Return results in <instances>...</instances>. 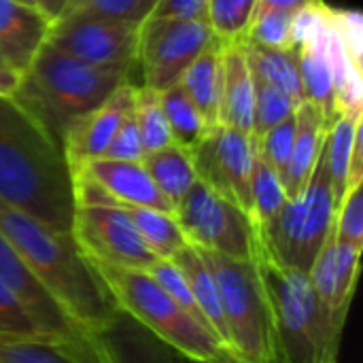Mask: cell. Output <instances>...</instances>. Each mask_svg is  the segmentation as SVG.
Returning a JSON list of instances; mask_svg holds the SVG:
<instances>
[{
    "mask_svg": "<svg viewBox=\"0 0 363 363\" xmlns=\"http://www.w3.org/2000/svg\"><path fill=\"white\" fill-rule=\"evenodd\" d=\"M0 363H100L89 336L85 340L0 338Z\"/></svg>",
    "mask_w": 363,
    "mask_h": 363,
    "instance_id": "obj_20",
    "label": "cell"
},
{
    "mask_svg": "<svg viewBox=\"0 0 363 363\" xmlns=\"http://www.w3.org/2000/svg\"><path fill=\"white\" fill-rule=\"evenodd\" d=\"M287 194L283 189L281 177L264 162L253 145V170H251V223L253 228H262L272 221L279 211L285 206Z\"/></svg>",
    "mask_w": 363,
    "mask_h": 363,
    "instance_id": "obj_27",
    "label": "cell"
},
{
    "mask_svg": "<svg viewBox=\"0 0 363 363\" xmlns=\"http://www.w3.org/2000/svg\"><path fill=\"white\" fill-rule=\"evenodd\" d=\"M140 162L147 168L153 183L157 185V189L168 198L172 206H177L181 198L198 181L191 153L174 143L160 151L147 153Z\"/></svg>",
    "mask_w": 363,
    "mask_h": 363,
    "instance_id": "obj_23",
    "label": "cell"
},
{
    "mask_svg": "<svg viewBox=\"0 0 363 363\" xmlns=\"http://www.w3.org/2000/svg\"><path fill=\"white\" fill-rule=\"evenodd\" d=\"M132 115L140 134L145 155L172 145V136H170V128L162 108L160 91L145 87V85H134Z\"/></svg>",
    "mask_w": 363,
    "mask_h": 363,
    "instance_id": "obj_28",
    "label": "cell"
},
{
    "mask_svg": "<svg viewBox=\"0 0 363 363\" xmlns=\"http://www.w3.org/2000/svg\"><path fill=\"white\" fill-rule=\"evenodd\" d=\"M298 106L300 104L289 94H285L283 89H279L277 85H272L259 77H253V128H251V136L259 138L262 134H266L277 123L296 115Z\"/></svg>",
    "mask_w": 363,
    "mask_h": 363,
    "instance_id": "obj_29",
    "label": "cell"
},
{
    "mask_svg": "<svg viewBox=\"0 0 363 363\" xmlns=\"http://www.w3.org/2000/svg\"><path fill=\"white\" fill-rule=\"evenodd\" d=\"M21 2H28V4H32V0H21Z\"/></svg>",
    "mask_w": 363,
    "mask_h": 363,
    "instance_id": "obj_43",
    "label": "cell"
},
{
    "mask_svg": "<svg viewBox=\"0 0 363 363\" xmlns=\"http://www.w3.org/2000/svg\"><path fill=\"white\" fill-rule=\"evenodd\" d=\"M138 28L117 19L66 13L51 23L47 43L85 64L130 70L136 64Z\"/></svg>",
    "mask_w": 363,
    "mask_h": 363,
    "instance_id": "obj_10",
    "label": "cell"
},
{
    "mask_svg": "<svg viewBox=\"0 0 363 363\" xmlns=\"http://www.w3.org/2000/svg\"><path fill=\"white\" fill-rule=\"evenodd\" d=\"M334 234L340 242L363 249V181L347 189L336 208Z\"/></svg>",
    "mask_w": 363,
    "mask_h": 363,
    "instance_id": "obj_34",
    "label": "cell"
},
{
    "mask_svg": "<svg viewBox=\"0 0 363 363\" xmlns=\"http://www.w3.org/2000/svg\"><path fill=\"white\" fill-rule=\"evenodd\" d=\"M191 160L198 181L238 204L249 215L253 170L251 134L217 125L206 140L191 151Z\"/></svg>",
    "mask_w": 363,
    "mask_h": 363,
    "instance_id": "obj_11",
    "label": "cell"
},
{
    "mask_svg": "<svg viewBox=\"0 0 363 363\" xmlns=\"http://www.w3.org/2000/svg\"><path fill=\"white\" fill-rule=\"evenodd\" d=\"M255 9L257 0H208L206 23L215 38L236 43L247 36Z\"/></svg>",
    "mask_w": 363,
    "mask_h": 363,
    "instance_id": "obj_30",
    "label": "cell"
},
{
    "mask_svg": "<svg viewBox=\"0 0 363 363\" xmlns=\"http://www.w3.org/2000/svg\"><path fill=\"white\" fill-rule=\"evenodd\" d=\"M70 234L96 266L149 272L160 259L145 245L123 206H77Z\"/></svg>",
    "mask_w": 363,
    "mask_h": 363,
    "instance_id": "obj_9",
    "label": "cell"
},
{
    "mask_svg": "<svg viewBox=\"0 0 363 363\" xmlns=\"http://www.w3.org/2000/svg\"><path fill=\"white\" fill-rule=\"evenodd\" d=\"M272 317L279 363H338L345 323L319 300L308 272L255 257Z\"/></svg>",
    "mask_w": 363,
    "mask_h": 363,
    "instance_id": "obj_3",
    "label": "cell"
},
{
    "mask_svg": "<svg viewBox=\"0 0 363 363\" xmlns=\"http://www.w3.org/2000/svg\"><path fill=\"white\" fill-rule=\"evenodd\" d=\"M362 111L340 113L328 125L325 151H328V170H330V183H332L336 208L349 189V170H351L353 145H355V138L362 132Z\"/></svg>",
    "mask_w": 363,
    "mask_h": 363,
    "instance_id": "obj_24",
    "label": "cell"
},
{
    "mask_svg": "<svg viewBox=\"0 0 363 363\" xmlns=\"http://www.w3.org/2000/svg\"><path fill=\"white\" fill-rule=\"evenodd\" d=\"M0 232L83 332L115 315L111 291L70 232H57L4 202H0Z\"/></svg>",
    "mask_w": 363,
    "mask_h": 363,
    "instance_id": "obj_2",
    "label": "cell"
},
{
    "mask_svg": "<svg viewBox=\"0 0 363 363\" xmlns=\"http://www.w3.org/2000/svg\"><path fill=\"white\" fill-rule=\"evenodd\" d=\"M194 363H240L238 359L230 357V359H219V362H194Z\"/></svg>",
    "mask_w": 363,
    "mask_h": 363,
    "instance_id": "obj_42",
    "label": "cell"
},
{
    "mask_svg": "<svg viewBox=\"0 0 363 363\" xmlns=\"http://www.w3.org/2000/svg\"><path fill=\"white\" fill-rule=\"evenodd\" d=\"M219 125L251 134L253 128V74L242 51V40L223 43L219 60Z\"/></svg>",
    "mask_w": 363,
    "mask_h": 363,
    "instance_id": "obj_17",
    "label": "cell"
},
{
    "mask_svg": "<svg viewBox=\"0 0 363 363\" xmlns=\"http://www.w3.org/2000/svg\"><path fill=\"white\" fill-rule=\"evenodd\" d=\"M0 338L21 340H55L26 311V306L0 281Z\"/></svg>",
    "mask_w": 363,
    "mask_h": 363,
    "instance_id": "obj_32",
    "label": "cell"
},
{
    "mask_svg": "<svg viewBox=\"0 0 363 363\" xmlns=\"http://www.w3.org/2000/svg\"><path fill=\"white\" fill-rule=\"evenodd\" d=\"M149 274L160 283V287L189 315V317H194L200 325H204L206 330H208V325H206V321H204V317H202V313H200V308H198V304H196V298H194V294H191V289H189V285H187V279L183 277V272L170 262V259H157L153 266H151V270H149ZM211 332V330H208Z\"/></svg>",
    "mask_w": 363,
    "mask_h": 363,
    "instance_id": "obj_36",
    "label": "cell"
},
{
    "mask_svg": "<svg viewBox=\"0 0 363 363\" xmlns=\"http://www.w3.org/2000/svg\"><path fill=\"white\" fill-rule=\"evenodd\" d=\"M223 40L213 38V43L187 66L181 77V87L202 113L211 128L219 125V60Z\"/></svg>",
    "mask_w": 363,
    "mask_h": 363,
    "instance_id": "obj_21",
    "label": "cell"
},
{
    "mask_svg": "<svg viewBox=\"0 0 363 363\" xmlns=\"http://www.w3.org/2000/svg\"><path fill=\"white\" fill-rule=\"evenodd\" d=\"M172 215L191 247L255 262L257 234L251 217L202 181L191 185Z\"/></svg>",
    "mask_w": 363,
    "mask_h": 363,
    "instance_id": "obj_7",
    "label": "cell"
},
{
    "mask_svg": "<svg viewBox=\"0 0 363 363\" xmlns=\"http://www.w3.org/2000/svg\"><path fill=\"white\" fill-rule=\"evenodd\" d=\"M294 15L277 9H259L245 38L270 49H294Z\"/></svg>",
    "mask_w": 363,
    "mask_h": 363,
    "instance_id": "obj_31",
    "label": "cell"
},
{
    "mask_svg": "<svg viewBox=\"0 0 363 363\" xmlns=\"http://www.w3.org/2000/svg\"><path fill=\"white\" fill-rule=\"evenodd\" d=\"M328 136V121L323 113L308 100L296 108V138L289 162L281 172V183L287 194V200L302 196L313 168L319 160Z\"/></svg>",
    "mask_w": 363,
    "mask_h": 363,
    "instance_id": "obj_18",
    "label": "cell"
},
{
    "mask_svg": "<svg viewBox=\"0 0 363 363\" xmlns=\"http://www.w3.org/2000/svg\"><path fill=\"white\" fill-rule=\"evenodd\" d=\"M32 4L53 23V21H57L66 13L70 0H32Z\"/></svg>",
    "mask_w": 363,
    "mask_h": 363,
    "instance_id": "obj_41",
    "label": "cell"
},
{
    "mask_svg": "<svg viewBox=\"0 0 363 363\" xmlns=\"http://www.w3.org/2000/svg\"><path fill=\"white\" fill-rule=\"evenodd\" d=\"M187 279V285L196 298V304L208 325V330L225 345L228 349V325H225V317H223V308H221V298H219V289L215 283V277L211 272V268L206 266V262L202 259L200 251L191 245H187L183 251H179L172 259H170ZM230 351V349H228Z\"/></svg>",
    "mask_w": 363,
    "mask_h": 363,
    "instance_id": "obj_19",
    "label": "cell"
},
{
    "mask_svg": "<svg viewBox=\"0 0 363 363\" xmlns=\"http://www.w3.org/2000/svg\"><path fill=\"white\" fill-rule=\"evenodd\" d=\"M0 202L57 232L77 211L62 140L19 96H0Z\"/></svg>",
    "mask_w": 363,
    "mask_h": 363,
    "instance_id": "obj_1",
    "label": "cell"
},
{
    "mask_svg": "<svg viewBox=\"0 0 363 363\" xmlns=\"http://www.w3.org/2000/svg\"><path fill=\"white\" fill-rule=\"evenodd\" d=\"M155 4L157 0H70L66 13H85L140 26L153 13Z\"/></svg>",
    "mask_w": 363,
    "mask_h": 363,
    "instance_id": "obj_33",
    "label": "cell"
},
{
    "mask_svg": "<svg viewBox=\"0 0 363 363\" xmlns=\"http://www.w3.org/2000/svg\"><path fill=\"white\" fill-rule=\"evenodd\" d=\"M123 208L128 211L145 245L160 259H172L179 251H183L189 245L172 213H164L147 206H123Z\"/></svg>",
    "mask_w": 363,
    "mask_h": 363,
    "instance_id": "obj_26",
    "label": "cell"
},
{
    "mask_svg": "<svg viewBox=\"0 0 363 363\" xmlns=\"http://www.w3.org/2000/svg\"><path fill=\"white\" fill-rule=\"evenodd\" d=\"M134 85L125 81L100 106L72 119L62 132V149L70 170L74 172L91 160L104 157L121 119L132 108Z\"/></svg>",
    "mask_w": 363,
    "mask_h": 363,
    "instance_id": "obj_13",
    "label": "cell"
},
{
    "mask_svg": "<svg viewBox=\"0 0 363 363\" xmlns=\"http://www.w3.org/2000/svg\"><path fill=\"white\" fill-rule=\"evenodd\" d=\"M294 138H296V115H291L289 119L277 123L274 128H270L259 138H253V145H255L257 153L264 157V162L279 177H281V172L285 170V166L289 162V155H291V149H294Z\"/></svg>",
    "mask_w": 363,
    "mask_h": 363,
    "instance_id": "obj_35",
    "label": "cell"
},
{
    "mask_svg": "<svg viewBox=\"0 0 363 363\" xmlns=\"http://www.w3.org/2000/svg\"><path fill=\"white\" fill-rule=\"evenodd\" d=\"M206 21L147 17L138 28L136 62L143 68V85L164 91L179 83L187 66L213 43Z\"/></svg>",
    "mask_w": 363,
    "mask_h": 363,
    "instance_id": "obj_8",
    "label": "cell"
},
{
    "mask_svg": "<svg viewBox=\"0 0 363 363\" xmlns=\"http://www.w3.org/2000/svg\"><path fill=\"white\" fill-rule=\"evenodd\" d=\"M51 21L21 0H0V62L26 72L40 47L47 43Z\"/></svg>",
    "mask_w": 363,
    "mask_h": 363,
    "instance_id": "obj_15",
    "label": "cell"
},
{
    "mask_svg": "<svg viewBox=\"0 0 363 363\" xmlns=\"http://www.w3.org/2000/svg\"><path fill=\"white\" fill-rule=\"evenodd\" d=\"M119 311L128 313L153 336L191 362H219L234 357L225 345L189 317L145 270L96 266Z\"/></svg>",
    "mask_w": 363,
    "mask_h": 363,
    "instance_id": "obj_5",
    "label": "cell"
},
{
    "mask_svg": "<svg viewBox=\"0 0 363 363\" xmlns=\"http://www.w3.org/2000/svg\"><path fill=\"white\" fill-rule=\"evenodd\" d=\"M206 6L208 0H157L151 17L206 21Z\"/></svg>",
    "mask_w": 363,
    "mask_h": 363,
    "instance_id": "obj_38",
    "label": "cell"
},
{
    "mask_svg": "<svg viewBox=\"0 0 363 363\" xmlns=\"http://www.w3.org/2000/svg\"><path fill=\"white\" fill-rule=\"evenodd\" d=\"M0 281L11 289V294L26 306V311L34 317V321L55 340H85L87 332H83L53 300L47 287L36 279V274L28 268L15 247L0 232Z\"/></svg>",
    "mask_w": 363,
    "mask_h": 363,
    "instance_id": "obj_12",
    "label": "cell"
},
{
    "mask_svg": "<svg viewBox=\"0 0 363 363\" xmlns=\"http://www.w3.org/2000/svg\"><path fill=\"white\" fill-rule=\"evenodd\" d=\"M160 100H162V108L170 128L172 143L183 147L185 151L191 153L215 130L206 123V119L189 100L181 83H174L168 89L160 91Z\"/></svg>",
    "mask_w": 363,
    "mask_h": 363,
    "instance_id": "obj_25",
    "label": "cell"
},
{
    "mask_svg": "<svg viewBox=\"0 0 363 363\" xmlns=\"http://www.w3.org/2000/svg\"><path fill=\"white\" fill-rule=\"evenodd\" d=\"M87 336L100 363H194L119 308Z\"/></svg>",
    "mask_w": 363,
    "mask_h": 363,
    "instance_id": "obj_14",
    "label": "cell"
},
{
    "mask_svg": "<svg viewBox=\"0 0 363 363\" xmlns=\"http://www.w3.org/2000/svg\"><path fill=\"white\" fill-rule=\"evenodd\" d=\"M130 70L85 64L45 43L21 74L19 96L62 140L64 128L79 115L100 106Z\"/></svg>",
    "mask_w": 363,
    "mask_h": 363,
    "instance_id": "obj_4",
    "label": "cell"
},
{
    "mask_svg": "<svg viewBox=\"0 0 363 363\" xmlns=\"http://www.w3.org/2000/svg\"><path fill=\"white\" fill-rule=\"evenodd\" d=\"M21 85V72L0 62V96H15Z\"/></svg>",
    "mask_w": 363,
    "mask_h": 363,
    "instance_id": "obj_40",
    "label": "cell"
},
{
    "mask_svg": "<svg viewBox=\"0 0 363 363\" xmlns=\"http://www.w3.org/2000/svg\"><path fill=\"white\" fill-rule=\"evenodd\" d=\"M106 160H117V162H140L145 157L143 151V143H140V134L132 115V108L125 113V117L121 119L106 153Z\"/></svg>",
    "mask_w": 363,
    "mask_h": 363,
    "instance_id": "obj_37",
    "label": "cell"
},
{
    "mask_svg": "<svg viewBox=\"0 0 363 363\" xmlns=\"http://www.w3.org/2000/svg\"><path fill=\"white\" fill-rule=\"evenodd\" d=\"M211 268L228 325V349L240 363H279L266 289L253 259L198 249Z\"/></svg>",
    "mask_w": 363,
    "mask_h": 363,
    "instance_id": "obj_6",
    "label": "cell"
},
{
    "mask_svg": "<svg viewBox=\"0 0 363 363\" xmlns=\"http://www.w3.org/2000/svg\"><path fill=\"white\" fill-rule=\"evenodd\" d=\"M100 183L121 206H147L164 213H174V206L157 189L143 162H117V160H91L77 168Z\"/></svg>",
    "mask_w": 363,
    "mask_h": 363,
    "instance_id": "obj_16",
    "label": "cell"
},
{
    "mask_svg": "<svg viewBox=\"0 0 363 363\" xmlns=\"http://www.w3.org/2000/svg\"><path fill=\"white\" fill-rule=\"evenodd\" d=\"M323 0H257V9H277V11H287V13H298L302 9L315 6Z\"/></svg>",
    "mask_w": 363,
    "mask_h": 363,
    "instance_id": "obj_39",
    "label": "cell"
},
{
    "mask_svg": "<svg viewBox=\"0 0 363 363\" xmlns=\"http://www.w3.org/2000/svg\"><path fill=\"white\" fill-rule=\"evenodd\" d=\"M242 51L247 55L253 77H259L277 85L279 89L289 94L298 104L306 100L304 89H302L296 49H270V47H262L242 38Z\"/></svg>",
    "mask_w": 363,
    "mask_h": 363,
    "instance_id": "obj_22",
    "label": "cell"
}]
</instances>
